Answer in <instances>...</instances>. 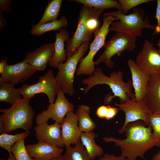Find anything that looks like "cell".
Listing matches in <instances>:
<instances>
[{
  "mask_svg": "<svg viewBox=\"0 0 160 160\" xmlns=\"http://www.w3.org/2000/svg\"><path fill=\"white\" fill-rule=\"evenodd\" d=\"M124 133L126 138L123 139L108 136L104 137L106 143L113 142L120 148L121 155L127 160H136L138 157L145 160L144 154L155 146L159 147L155 139L151 126H148L141 120L127 124Z\"/></svg>",
  "mask_w": 160,
  "mask_h": 160,
  "instance_id": "1",
  "label": "cell"
},
{
  "mask_svg": "<svg viewBox=\"0 0 160 160\" xmlns=\"http://www.w3.org/2000/svg\"><path fill=\"white\" fill-rule=\"evenodd\" d=\"M123 77V73L121 71L113 72L108 77L104 74L101 68H98L92 75L81 80L82 83L86 85L84 94L95 85L105 84L109 87L113 94V95H108L105 96L104 100L105 104H110L112 99L116 97H118L120 104L124 103L130 99H135V94L132 91V82L130 80L127 82L124 81Z\"/></svg>",
  "mask_w": 160,
  "mask_h": 160,
  "instance_id": "2",
  "label": "cell"
},
{
  "mask_svg": "<svg viewBox=\"0 0 160 160\" xmlns=\"http://www.w3.org/2000/svg\"><path fill=\"white\" fill-rule=\"evenodd\" d=\"M30 98L22 99L7 109L0 108V133H7L19 128L30 131L33 125L35 112L30 105Z\"/></svg>",
  "mask_w": 160,
  "mask_h": 160,
  "instance_id": "3",
  "label": "cell"
},
{
  "mask_svg": "<svg viewBox=\"0 0 160 160\" xmlns=\"http://www.w3.org/2000/svg\"><path fill=\"white\" fill-rule=\"evenodd\" d=\"M145 12L140 7L134 8L132 12L128 15L123 14L121 10L104 13L103 16L111 15L118 19L112 22L109 31L122 33L136 37L142 36L144 28L155 30L156 25H151L147 17L144 19Z\"/></svg>",
  "mask_w": 160,
  "mask_h": 160,
  "instance_id": "4",
  "label": "cell"
},
{
  "mask_svg": "<svg viewBox=\"0 0 160 160\" xmlns=\"http://www.w3.org/2000/svg\"><path fill=\"white\" fill-rule=\"evenodd\" d=\"M102 25L94 33V39L89 46V51L86 56L80 60L76 73L78 76L86 75L90 76L95 71L94 57L98 51L105 44V40L109 31V27L117 18L111 15L103 16Z\"/></svg>",
  "mask_w": 160,
  "mask_h": 160,
  "instance_id": "5",
  "label": "cell"
},
{
  "mask_svg": "<svg viewBox=\"0 0 160 160\" xmlns=\"http://www.w3.org/2000/svg\"><path fill=\"white\" fill-rule=\"evenodd\" d=\"M89 42L82 44L71 56L67 57L66 61L58 65V71L55 79L61 90L70 96L74 93V80L78 62L83 58L88 50Z\"/></svg>",
  "mask_w": 160,
  "mask_h": 160,
  "instance_id": "6",
  "label": "cell"
},
{
  "mask_svg": "<svg viewBox=\"0 0 160 160\" xmlns=\"http://www.w3.org/2000/svg\"><path fill=\"white\" fill-rule=\"evenodd\" d=\"M136 37L120 32H116L104 45L105 49L101 55L95 62L97 65L104 63L108 68H113L115 63L112 57L115 55L120 56L124 51H133L136 47Z\"/></svg>",
  "mask_w": 160,
  "mask_h": 160,
  "instance_id": "7",
  "label": "cell"
},
{
  "mask_svg": "<svg viewBox=\"0 0 160 160\" xmlns=\"http://www.w3.org/2000/svg\"><path fill=\"white\" fill-rule=\"evenodd\" d=\"M104 9H98L83 6L80 10L78 25L73 35L67 41L66 54L67 57L72 56L83 43L89 42L92 35L88 31L86 22L91 16Z\"/></svg>",
  "mask_w": 160,
  "mask_h": 160,
  "instance_id": "8",
  "label": "cell"
},
{
  "mask_svg": "<svg viewBox=\"0 0 160 160\" xmlns=\"http://www.w3.org/2000/svg\"><path fill=\"white\" fill-rule=\"evenodd\" d=\"M19 89L23 98L31 99L36 94L44 93L48 97L49 104L54 103L55 95L60 89L52 69L48 71L44 76H40L36 83L25 84Z\"/></svg>",
  "mask_w": 160,
  "mask_h": 160,
  "instance_id": "9",
  "label": "cell"
},
{
  "mask_svg": "<svg viewBox=\"0 0 160 160\" xmlns=\"http://www.w3.org/2000/svg\"><path fill=\"white\" fill-rule=\"evenodd\" d=\"M64 93L60 89L57 93L55 102L49 104L46 110L37 115L35 118L37 125L42 123H47L51 119L60 124L66 114L69 112L74 111V106L65 96Z\"/></svg>",
  "mask_w": 160,
  "mask_h": 160,
  "instance_id": "10",
  "label": "cell"
},
{
  "mask_svg": "<svg viewBox=\"0 0 160 160\" xmlns=\"http://www.w3.org/2000/svg\"><path fill=\"white\" fill-rule=\"evenodd\" d=\"M114 105L118 107L119 111H123L125 115L124 124L118 130L120 134L124 133V129L127 124L138 120L143 121L146 126H150L149 117L152 113L145 98L138 102L136 101L135 99H130L124 103H115Z\"/></svg>",
  "mask_w": 160,
  "mask_h": 160,
  "instance_id": "11",
  "label": "cell"
},
{
  "mask_svg": "<svg viewBox=\"0 0 160 160\" xmlns=\"http://www.w3.org/2000/svg\"><path fill=\"white\" fill-rule=\"evenodd\" d=\"M135 62L143 72L150 75L160 74V50L155 48L147 39L144 41Z\"/></svg>",
  "mask_w": 160,
  "mask_h": 160,
  "instance_id": "12",
  "label": "cell"
},
{
  "mask_svg": "<svg viewBox=\"0 0 160 160\" xmlns=\"http://www.w3.org/2000/svg\"><path fill=\"white\" fill-rule=\"evenodd\" d=\"M36 71L28 63L23 60L14 64L7 65L0 76V81L6 82L14 86L24 82L31 77Z\"/></svg>",
  "mask_w": 160,
  "mask_h": 160,
  "instance_id": "13",
  "label": "cell"
},
{
  "mask_svg": "<svg viewBox=\"0 0 160 160\" xmlns=\"http://www.w3.org/2000/svg\"><path fill=\"white\" fill-rule=\"evenodd\" d=\"M33 129L38 142L51 143L61 148L65 146L62 137L61 125L55 121L51 125L42 123L36 126Z\"/></svg>",
  "mask_w": 160,
  "mask_h": 160,
  "instance_id": "14",
  "label": "cell"
},
{
  "mask_svg": "<svg viewBox=\"0 0 160 160\" xmlns=\"http://www.w3.org/2000/svg\"><path fill=\"white\" fill-rule=\"evenodd\" d=\"M54 51V43L45 44L27 53L23 61L28 63L34 69L43 71L52 58Z\"/></svg>",
  "mask_w": 160,
  "mask_h": 160,
  "instance_id": "15",
  "label": "cell"
},
{
  "mask_svg": "<svg viewBox=\"0 0 160 160\" xmlns=\"http://www.w3.org/2000/svg\"><path fill=\"white\" fill-rule=\"evenodd\" d=\"M78 119L75 113H68L61 124L63 142L66 147L75 144L80 140L81 132L78 124Z\"/></svg>",
  "mask_w": 160,
  "mask_h": 160,
  "instance_id": "16",
  "label": "cell"
},
{
  "mask_svg": "<svg viewBox=\"0 0 160 160\" xmlns=\"http://www.w3.org/2000/svg\"><path fill=\"white\" fill-rule=\"evenodd\" d=\"M127 63L131 73L135 100L136 102H140L145 98L150 75L142 71L134 60L129 59Z\"/></svg>",
  "mask_w": 160,
  "mask_h": 160,
  "instance_id": "17",
  "label": "cell"
},
{
  "mask_svg": "<svg viewBox=\"0 0 160 160\" xmlns=\"http://www.w3.org/2000/svg\"><path fill=\"white\" fill-rule=\"evenodd\" d=\"M30 157L37 159H50L62 155V148L53 144L44 142H38L35 144L25 146Z\"/></svg>",
  "mask_w": 160,
  "mask_h": 160,
  "instance_id": "18",
  "label": "cell"
},
{
  "mask_svg": "<svg viewBox=\"0 0 160 160\" xmlns=\"http://www.w3.org/2000/svg\"><path fill=\"white\" fill-rule=\"evenodd\" d=\"M145 99L152 113H160V74L150 75Z\"/></svg>",
  "mask_w": 160,
  "mask_h": 160,
  "instance_id": "19",
  "label": "cell"
},
{
  "mask_svg": "<svg viewBox=\"0 0 160 160\" xmlns=\"http://www.w3.org/2000/svg\"><path fill=\"white\" fill-rule=\"evenodd\" d=\"M68 31L62 28L55 33V41L54 43V51L52 58L48 64L51 67L57 68L58 64L67 60L66 49L64 48V42L69 39Z\"/></svg>",
  "mask_w": 160,
  "mask_h": 160,
  "instance_id": "20",
  "label": "cell"
},
{
  "mask_svg": "<svg viewBox=\"0 0 160 160\" xmlns=\"http://www.w3.org/2000/svg\"><path fill=\"white\" fill-rule=\"evenodd\" d=\"M95 134L93 131L81 132L80 139L89 155L91 160H94L97 157L102 156L104 150L101 146L95 142Z\"/></svg>",
  "mask_w": 160,
  "mask_h": 160,
  "instance_id": "21",
  "label": "cell"
},
{
  "mask_svg": "<svg viewBox=\"0 0 160 160\" xmlns=\"http://www.w3.org/2000/svg\"><path fill=\"white\" fill-rule=\"evenodd\" d=\"M90 108L86 105H79L75 113L79 120V127L82 132H87L96 128V124L90 117Z\"/></svg>",
  "mask_w": 160,
  "mask_h": 160,
  "instance_id": "22",
  "label": "cell"
},
{
  "mask_svg": "<svg viewBox=\"0 0 160 160\" xmlns=\"http://www.w3.org/2000/svg\"><path fill=\"white\" fill-rule=\"evenodd\" d=\"M7 82L0 81V101L14 105L22 99L19 88Z\"/></svg>",
  "mask_w": 160,
  "mask_h": 160,
  "instance_id": "23",
  "label": "cell"
},
{
  "mask_svg": "<svg viewBox=\"0 0 160 160\" xmlns=\"http://www.w3.org/2000/svg\"><path fill=\"white\" fill-rule=\"evenodd\" d=\"M68 20L65 16H62L60 19L56 21L49 22L41 25H32L30 33L33 35L40 36L46 32L52 31L59 30L67 26Z\"/></svg>",
  "mask_w": 160,
  "mask_h": 160,
  "instance_id": "24",
  "label": "cell"
},
{
  "mask_svg": "<svg viewBox=\"0 0 160 160\" xmlns=\"http://www.w3.org/2000/svg\"><path fill=\"white\" fill-rule=\"evenodd\" d=\"M66 148L65 152L63 156L64 160H91L80 140L74 147L70 146Z\"/></svg>",
  "mask_w": 160,
  "mask_h": 160,
  "instance_id": "25",
  "label": "cell"
},
{
  "mask_svg": "<svg viewBox=\"0 0 160 160\" xmlns=\"http://www.w3.org/2000/svg\"><path fill=\"white\" fill-rule=\"evenodd\" d=\"M62 0H52L46 7L38 25H41L57 20Z\"/></svg>",
  "mask_w": 160,
  "mask_h": 160,
  "instance_id": "26",
  "label": "cell"
},
{
  "mask_svg": "<svg viewBox=\"0 0 160 160\" xmlns=\"http://www.w3.org/2000/svg\"><path fill=\"white\" fill-rule=\"evenodd\" d=\"M30 134V131L15 135H10L3 132L0 135V146L9 152V156L13 160H16L11 151V147L19 140L25 138Z\"/></svg>",
  "mask_w": 160,
  "mask_h": 160,
  "instance_id": "27",
  "label": "cell"
},
{
  "mask_svg": "<svg viewBox=\"0 0 160 160\" xmlns=\"http://www.w3.org/2000/svg\"><path fill=\"white\" fill-rule=\"evenodd\" d=\"M83 6L97 9H105L112 8H116L118 10H121V4L118 1L113 0H73Z\"/></svg>",
  "mask_w": 160,
  "mask_h": 160,
  "instance_id": "28",
  "label": "cell"
},
{
  "mask_svg": "<svg viewBox=\"0 0 160 160\" xmlns=\"http://www.w3.org/2000/svg\"><path fill=\"white\" fill-rule=\"evenodd\" d=\"M25 139L17 142L11 147V151L16 160H34L29 154L25 145Z\"/></svg>",
  "mask_w": 160,
  "mask_h": 160,
  "instance_id": "29",
  "label": "cell"
},
{
  "mask_svg": "<svg viewBox=\"0 0 160 160\" xmlns=\"http://www.w3.org/2000/svg\"><path fill=\"white\" fill-rule=\"evenodd\" d=\"M149 120L153 136L160 147V113H151Z\"/></svg>",
  "mask_w": 160,
  "mask_h": 160,
  "instance_id": "30",
  "label": "cell"
},
{
  "mask_svg": "<svg viewBox=\"0 0 160 160\" xmlns=\"http://www.w3.org/2000/svg\"><path fill=\"white\" fill-rule=\"evenodd\" d=\"M152 0H119L121 4L122 13L126 15L128 12L131 9L137 6L145 3L151 2Z\"/></svg>",
  "mask_w": 160,
  "mask_h": 160,
  "instance_id": "31",
  "label": "cell"
},
{
  "mask_svg": "<svg viewBox=\"0 0 160 160\" xmlns=\"http://www.w3.org/2000/svg\"><path fill=\"white\" fill-rule=\"evenodd\" d=\"M11 1L9 0H0V12H5L7 13H12L11 6Z\"/></svg>",
  "mask_w": 160,
  "mask_h": 160,
  "instance_id": "32",
  "label": "cell"
},
{
  "mask_svg": "<svg viewBox=\"0 0 160 160\" xmlns=\"http://www.w3.org/2000/svg\"><path fill=\"white\" fill-rule=\"evenodd\" d=\"M157 6L155 18L157 20V24L156 25V28L153 34V35L160 33V0H157Z\"/></svg>",
  "mask_w": 160,
  "mask_h": 160,
  "instance_id": "33",
  "label": "cell"
},
{
  "mask_svg": "<svg viewBox=\"0 0 160 160\" xmlns=\"http://www.w3.org/2000/svg\"><path fill=\"white\" fill-rule=\"evenodd\" d=\"M108 111V105H102L97 109L96 115L99 118L105 119Z\"/></svg>",
  "mask_w": 160,
  "mask_h": 160,
  "instance_id": "34",
  "label": "cell"
},
{
  "mask_svg": "<svg viewBox=\"0 0 160 160\" xmlns=\"http://www.w3.org/2000/svg\"><path fill=\"white\" fill-rule=\"evenodd\" d=\"M119 110L118 108L108 105V111L105 119L108 121L113 118L117 114Z\"/></svg>",
  "mask_w": 160,
  "mask_h": 160,
  "instance_id": "35",
  "label": "cell"
},
{
  "mask_svg": "<svg viewBox=\"0 0 160 160\" xmlns=\"http://www.w3.org/2000/svg\"><path fill=\"white\" fill-rule=\"evenodd\" d=\"M99 160H127V159L121 155L117 156L113 154L106 153L103 157L100 158Z\"/></svg>",
  "mask_w": 160,
  "mask_h": 160,
  "instance_id": "36",
  "label": "cell"
},
{
  "mask_svg": "<svg viewBox=\"0 0 160 160\" xmlns=\"http://www.w3.org/2000/svg\"><path fill=\"white\" fill-rule=\"evenodd\" d=\"M8 58L6 57H2L0 61V74H2L4 70V69L7 65V62Z\"/></svg>",
  "mask_w": 160,
  "mask_h": 160,
  "instance_id": "37",
  "label": "cell"
},
{
  "mask_svg": "<svg viewBox=\"0 0 160 160\" xmlns=\"http://www.w3.org/2000/svg\"><path fill=\"white\" fill-rule=\"evenodd\" d=\"M0 30L1 31L7 24L6 20L3 15L2 12H0Z\"/></svg>",
  "mask_w": 160,
  "mask_h": 160,
  "instance_id": "38",
  "label": "cell"
},
{
  "mask_svg": "<svg viewBox=\"0 0 160 160\" xmlns=\"http://www.w3.org/2000/svg\"><path fill=\"white\" fill-rule=\"evenodd\" d=\"M152 159V160H160V150L154 154Z\"/></svg>",
  "mask_w": 160,
  "mask_h": 160,
  "instance_id": "39",
  "label": "cell"
},
{
  "mask_svg": "<svg viewBox=\"0 0 160 160\" xmlns=\"http://www.w3.org/2000/svg\"><path fill=\"white\" fill-rule=\"evenodd\" d=\"M50 160H64L61 155L59 156L52 158Z\"/></svg>",
  "mask_w": 160,
  "mask_h": 160,
  "instance_id": "40",
  "label": "cell"
},
{
  "mask_svg": "<svg viewBox=\"0 0 160 160\" xmlns=\"http://www.w3.org/2000/svg\"><path fill=\"white\" fill-rule=\"evenodd\" d=\"M157 45L159 48V49L160 50V38L158 40Z\"/></svg>",
  "mask_w": 160,
  "mask_h": 160,
  "instance_id": "41",
  "label": "cell"
},
{
  "mask_svg": "<svg viewBox=\"0 0 160 160\" xmlns=\"http://www.w3.org/2000/svg\"><path fill=\"white\" fill-rule=\"evenodd\" d=\"M8 160H13L11 157L10 156H9Z\"/></svg>",
  "mask_w": 160,
  "mask_h": 160,
  "instance_id": "42",
  "label": "cell"
},
{
  "mask_svg": "<svg viewBox=\"0 0 160 160\" xmlns=\"http://www.w3.org/2000/svg\"><path fill=\"white\" fill-rule=\"evenodd\" d=\"M34 160H46V159H34Z\"/></svg>",
  "mask_w": 160,
  "mask_h": 160,
  "instance_id": "43",
  "label": "cell"
}]
</instances>
